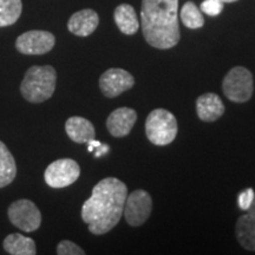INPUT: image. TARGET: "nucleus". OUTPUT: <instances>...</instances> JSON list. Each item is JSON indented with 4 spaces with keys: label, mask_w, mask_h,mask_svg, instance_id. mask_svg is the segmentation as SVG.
<instances>
[{
    "label": "nucleus",
    "mask_w": 255,
    "mask_h": 255,
    "mask_svg": "<svg viewBox=\"0 0 255 255\" xmlns=\"http://www.w3.org/2000/svg\"><path fill=\"white\" fill-rule=\"evenodd\" d=\"M127 196L126 183L116 177L103 178L96 184L82 207V219L89 231L103 235L116 227L123 215Z\"/></svg>",
    "instance_id": "f257e3e1"
},
{
    "label": "nucleus",
    "mask_w": 255,
    "mask_h": 255,
    "mask_svg": "<svg viewBox=\"0 0 255 255\" xmlns=\"http://www.w3.org/2000/svg\"><path fill=\"white\" fill-rule=\"evenodd\" d=\"M143 37L155 49L168 50L180 40L178 0H142Z\"/></svg>",
    "instance_id": "f03ea898"
},
{
    "label": "nucleus",
    "mask_w": 255,
    "mask_h": 255,
    "mask_svg": "<svg viewBox=\"0 0 255 255\" xmlns=\"http://www.w3.org/2000/svg\"><path fill=\"white\" fill-rule=\"evenodd\" d=\"M57 72L53 66H31L25 73L20 92L30 103H41L50 100L56 90Z\"/></svg>",
    "instance_id": "7ed1b4c3"
},
{
    "label": "nucleus",
    "mask_w": 255,
    "mask_h": 255,
    "mask_svg": "<svg viewBox=\"0 0 255 255\" xmlns=\"http://www.w3.org/2000/svg\"><path fill=\"white\" fill-rule=\"evenodd\" d=\"M177 121L170 111L155 109L148 115L145 121V133L155 145H168L177 135Z\"/></svg>",
    "instance_id": "20e7f679"
},
{
    "label": "nucleus",
    "mask_w": 255,
    "mask_h": 255,
    "mask_svg": "<svg viewBox=\"0 0 255 255\" xmlns=\"http://www.w3.org/2000/svg\"><path fill=\"white\" fill-rule=\"evenodd\" d=\"M222 90L226 97L234 103L250 101L254 91L253 75L244 66H235L225 76Z\"/></svg>",
    "instance_id": "39448f33"
},
{
    "label": "nucleus",
    "mask_w": 255,
    "mask_h": 255,
    "mask_svg": "<svg viewBox=\"0 0 255 255\" xmlns=\"http://www.w3.org/2000/svg\"><path fill=\"white\" fill-rule=\"evenodd\" d=\"M12 225L23 232H36L40 227L41 214L38 207L30 200H18L9 206L7 212Z\"/></svg>",
    "instance_id": "423d86ee"
},
{
    "label": "nucleus",
    "mask_w": 255,
    "mask_h": 255,
    "mask_svg": "<svg viewBox=\"0 0 255 255\" xmlns=\"http://www.w3.org/2000/svg\"><path fill=\"white\" fill-rule=\"evenodd\" d=\"M151 210L152 199L150 194L143 189H137L127 196L123 214L131 227H138L149 219Z\"/></svg>",
    "instance_id": "0eeeda50"
},
{
    "label": "nucleus",
    "mask_w": 255,
    "mask_h": 255,
    "mask_svg": "<svg viewBox=\"0 0 255 255\" xmlns=\"http://www.w3.org/2000/svg\"><path fill=\"white\" fill-rule=\"evenodd\" d=\"M81 168L72 158H60L47 165L44 178L51 188H64L71 186L78 180Z\"/></svg>",
    "instance_id": "6e6552de"
},
{
    "label": "nucleus",
    "mask_w": 255,
    "mask_h": 255,
    "mask_svg": "<svg viewBox=\"0 0 255 255\" xmlns=\"http://www.w3.org/2000/svg\"><path fill=\"white\" fill-rule=\"evenodd\" d=\"M56 38L51 32L32 30L20 34L15 40V47L23 55H44L53 49Z\"/></svg>",
    "instance_id": "1a4fd4ad"
},
{
    "label": "nucleus",
    "mask_w": 255,
    "mask_h": 255,
    "mask_svg": "<svg viewBox=\"0 0 255 255\" xmlns=\"http://www.w3.org/2000/svg\"><path fill=\"white\" fill-rule=\"evenodd\" d=\"M135 84V78L126 70L113 68L102 73L100 88L102 94L108 98H115L124 91L130 90Z\"/></svg>",
    "instance_id": "9d476101"
},
{
    "label": "nucleus",
    "mask_w": 255,
    "mask_h": 255,
    "mask_svg": "<svg viewBox=\"0 0 255 255\" xmlns=\"http://www.w3.org/2000/svg\"><path fill=\"white\" fill-rule=\"evenodd\" d=\"M137 120L136 111L131 108H119L109 115L107 128L114 137H124L129 135Z\"/></svg>",
    "instance_id": "9b49d317"
},
{
    "label": "nucleus",
    "mask_w": 255,
    "mask_h": 255,
    "mask_svg": "<svg viewBox=\"0 0 255 255\" xmlns=\"http://www.w3.org/2000/svg\"><path fill=\"white\" fill-rule=\"evenodd\" d=\"M246 214L238 219L235 234L239 244L245 250L255 251V197L253 203L246 210Z\"/></svg>",
    "instance_id": "f8f14e48"
},
{
    "label": "nucleus",
    "mask_w": 255,
    "mask_h": 255,
    "mask_svg": "<svg viewBox=\"0 0 255 255\" xmlns=\"http://www.w3.org/2000/svg\"><path fill=\"white\" fill-rule=\"evenodd\" d=\"M100 24V17L94 9L85 8L76 12L69 19L68 28L71 33L78 37H88L94 33Z\"/></svg>",
    "instance_id": "ddd939ff"
},
{
    "label": "nucleus",
    "mask_w": 255,
    "mask_h": 255,
    "mask_svg": "<svg viewBox=\"0 0 255 255\" xmlns=\"http://www.w3.org/2000/svg\"><path fill=\"white\" fill-rule=\"evenodd\" d=\"M196 113L201 121L215 122L225 114V105L218 95L207 92L196 100Z\"/></svg>",
    "instance_id": "4468645a"
},
{
    "label": "nucleus",
    "mask_w": 255,
    "mask_h": 255,
    "mask_svg": "<svg viewBox=\"0 0 255 255\" xmlns=\"http://www.w3.org/2000/svg\"><path fill=\"white\" fill-rule=\"evenodd\" d=\"M65 131L73 142L83 144L95 138V127L90 121L84 117L73 116L66 121Z\"/></svg>",
    "instance_id": "2eb2a0df"
},
{
    "label": "nucleus",
    "mask_w": 255,
    "mask_h": 255,
    "mask_svg": "<svg viewBox=\"0 0 255 255\" xmlns=\"http://www.w3.org/2000/svg\"><path fill=\"white\" fill-rule=\"evenodd\" d=\"M115 21L124 34H135L139 28V21L131 5L122 4L117 6L114 13Z\"/></svg>",
    "instance_id": "dca6fc26"
},
{
    "label": "nucleus",
    "mask_w": 255,
    "mask_h": 255,
    "mask_svg": "<svg viewBox=\"0 0 255 255\" xmlns=\"http://www.w3.org/2000/svg\"><path fill=\"white\" fill-rule=\"evenodd\" d=\"M2 247L8 254L12 255H34L37 253L33 239L24 237L19 233L7 235L2 242Z\"/></svg>",
    "instance_id": "f3484780"
},
{
    "label": "nucleus",
    "mask_w": 255,
    "mask_h": 255,
    "mask_svg": "<svg viewBox=\"0 0 255 255\" xmlns=\"http://www.w3.org/2000/svg\"><path fill=\"white\" fill-rule=\"evenodd\" d=\"M17 175L15 159L4 143L0 141V188L13 182Z\"/></svg>",
    "instance_id": "a211bd4d"
},
{
    "label": "nucleus",
    "mask_w": 255,
    "mask_h": 255,
    "mask_svg": "<svg viewBox=\"0 0 255 255\" xmlns=\"http://www.w3.org/2000/svg\"><path fill=\"white\" fill-rule=\"evenodd\" d=\"M21 0H0V27L13 25L21 14Z\"/></svg>",
    "instance_id": "6ab92c4d"
},
{
    "label": "nucleus",
    "mask_w": 255,
    "mask_h": 255,
    "mask_svg": "<svg viewBox=\"0 0 255 255\" xmlns=\"http://www.w3.org/2000/svg\"><path fill=\"white\" fill-rule=\"evenodd\" d=\"M180 17L184 26L193 28V30L202 27L203 24H205V18H203L202 12L193 1H188L183 5L180 12Z\"/></svg>",
    "instance_id": "aec40b11"
},
{
    "label": "nucleus",
    "mask_w": 255,
    "mask_h": 255,
    "mask_svg": "<svg viewBox=\"0 0 255 255\" xmlns=\"http://www.w3.org/2000/svg\"><path fill=\"white\" fill-rule=\"evenodd\" d=\"M57 254L59 255H84L85 252L78 245L69 240L60 241L57 246Z\"/></svg>",
    "instance_id": "412c9836"
},
{
    "label": "nucleus",
    "mask_w": 255,
    "mask_h": 255,
    "mask_svg": "<svg viewBox=\"0 0 255 255\" xmlns=\"http://www.w3.org/2000/svg\"><path fill=\"white\" fill-rule=\"evenodd\" d=\"M223 4L225 2L222 0H205L201 4V11L203 13L215 17V15H219L222 12Z\"/></svg>",
    "instance_id": "4be33fe9"
},
{
    "label": "nucleus",
    "mask_w": 255,
    "mask_h": 255,
    "mask_svg": "<svg viewBox=\"0 0 255 255\" xmlns=\"http://www.w3.org/2000/svg\"><path fill=\"white\" fill-rule=\"evenodd\" d=\"M255 197V193L253 188H247V189L242 190L240 194H239L238 197V205L242 210H247L250 208L252 203H253Z\"/></svg>",
    "instance_id": "5701e85b"
},
{
    "label": "nucleus",
    "mask_w": 255,
    "mask_h": 255,
    "mask_svg": "<svg viewBox=\"0 0 255 255\" xmlns=\"http://www.w3.org/2000/svg\"><path fill=\"white\" fill-rule=\"evenodd\" d=\"M108 151H109V145H107V144H101V145L98 146V148L95 150V156H96V157H101L102 155L107 154Z\"/></svg>",
    "instance_id": "b1692460"
},
{
    "label": "nucleus",
    "mask_w": 255,
    "mask_h": 255,
    "mask_svg": "<svg viewBox=\"0 0 255 255\" xmlns=\"http://www.w3.org/2000/svg\"><path fill=\"white\" fill-rule=\"evenodd\" d=\"M223 2H234V1H238V0H222Z\"/></svg>",
    "instance_id": "393cba45"
}]
</instances>
